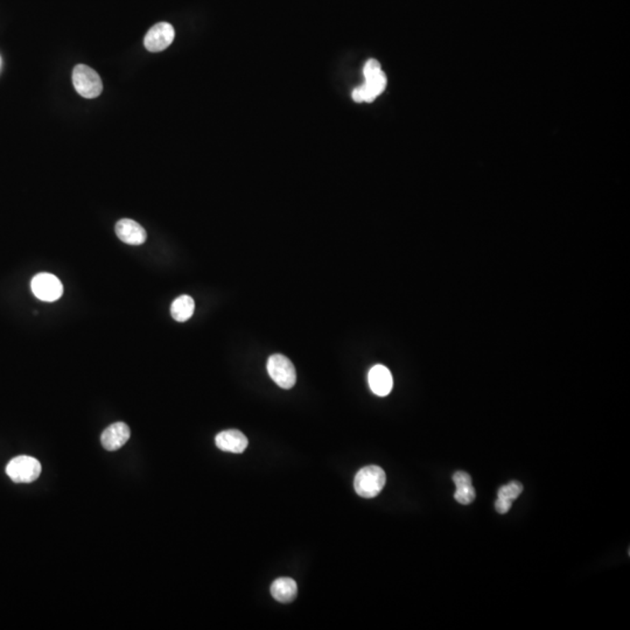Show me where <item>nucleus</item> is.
I'll return each mask as SVG.
<instances>
[{
    "instance_id": "1",
    "label": "nucleus",
    "mask_w": 630,
    "mask_h": 630,
    "mask_svg": "<svg viewBox=\"0 0 630 630\" xmlns=\"http://www.w3.org/2000/svg\"><path fill=\"white\" fill-rule=\"evenodd\" d=\"M386 482V472L382 468L379 466H366L356 474L354 487L359 496L372 499L382 491Z\"/></svg>"
},
{
    "instance_id": "2",
    "label": "nucleus",
    "mask_w": 630,
    "mask_h": 630,
    "mask_svg": "<svg viewBox=\"0 0 630 630\" xmlns=\"http://www.w3.org/2000/svg\"><path fill=\"white\" fill-rule=\"evenodd\" d=\"M72 83L82 97H98L103 92V82L97 72L88 65H77L72 72Z\"/></svg>"
},
{
    "instance_id": "3",
    "label": "nucleus",
    "mask_w": 630,
    "mask_h": 630,
    "mask_svg": "<svg viewBox=\"0 0 630 630\" xmlns=\"http://www.w3.org/2000/svg\"><path fill=\"white\" fill-rule=\"evenodd\" d=\"M6 474L16 484H31L41 474V465L36 457L20 455L9 462Z\"/></svg>"
},
{
    "instance_id": "4",
    "label": "nucleus",
    "mask_w": 630,
    "mask_h": 630,
    "mask_svg": "<svg viewBox=\"0 0 630 630\" xmlns=\"http://www.w3.org/2000/svg\"><path fill=\"white\" fill-rule=\"evenodd\" d=\"M268 371L276 384L285 390L293 388L297 382V372L293 364L286 356L281 354H275L268 359Z\"/></svg>"
},
{
    "instance_id": "5",
    "label": "nucleus",
    "mask_w": 630,
    "mask_h": 630,
    "mask_svg": "<svg viewBox=\"0 0 630 630\" xmlns=\"http://www.w3.org/2000/svg\"><path fill=\"white\" fill-rule=\"evenodd\" d=\"M32 291L38 299L43 301H55L61 298L63 293V284L50 273H39L33 278Z\"/></svg>"
},
{
    "instance_id": "6",
    "label": "nucleus",
    "mask_w": 630,
    "mask_h": 630,
    "mask_svg": "<svg viewBox=\"0 0 630 630\" xmlns=\"http://www.w3.org/2000/svg\"><path fill=\"white\" fill-rule=\"evenodd\" d=\"M175 31L168 23L154 25L144 38L145 48L151 53L163 52L173 43Z\"/></svg>"
},
{
    "instance_id": "7",
    "label": "nucleus",
    "mask_w": 630,
    "mask_h": 630,
    "mask_svg": "<svg viewBox=\"0 0 630 630\" xmlns=\"http://www.w3.org/2000/svg\"><path fill=\"white\" fill-rule=\"evenodd\" d=\"M386 87V76L383 72L376 75L366 77L362 85L354 89L353 99L357 103L361 102H372L377 96L381 95Z\"/></svg>"
},
{
    "instance_id": "8",
    "label": "nucleus",
    "mask_w": 630,
    "mask_h": 630,
    "mask_svg": "<svg viewBox=\"0 0 630 630\" xmlns=\"http://www.w3.org/2000/svg\"><path fill=\"white\" fill-rule=\"evenodd\" d=\"M130 428L125 423H114L105 428L101 435L102 445L107 451H117L130 439Z\"/></svg>"
},
{
    "instance_id": "9",
    "label": "nucleus",
    "mask_w": 630,
    "mask_h": 630,
    "mask_svg": "<svg viewBox=\"0 0 630 630\" xmlns=\"http://www.w3.org/2000/svg\"><path fill=\"white\" fill-rule=\"evenodd\" d=\"M116 234L121 242L130 245L144 244L146 241L145 229L134 219H123L116 224Z\"/></svg>"
},
{
    "instance_id": "10",
    "label": "nucleus",
    "mask_w": 630,
    "mask_h": 630,
    "mask_svg": "<svg viewBox=\"0 0 630 630\" xmlns=\"http://www.w3.org/2000/svg\"><path fill=\"white\" fill-rule=\"evenodd\" d=\"M216 446L221 451L230 453H243L248 447V438L239 430H227L216 435Z\"/></svg>"
},
{
    "instance_id": "11",
    "label": "nucleus",
    "mask_w": 630,
    "mask_h": 630,
    "mask_svg": "<svg viewBox=\"0 0 630 630\" xmlns=\"http://www.w3.org/2000/svg\"><path fill=\"white\" fill-rule=\"evenodd\" d=\"M368 379H369L370 389L375 395L384 397L391 392L393 379H392L391 372L386 366L377 364L371 368Z\"/></svg>"
},
{
    "instance_id": "12",
    "label": "nucleus",
    "mask_w": 630,
    "mask_h": 630,
    "mask_svg": "<svg viewBox=\"0 0 630 630\" xmlns=\"http://www.w3.org/2000/svg\"><path fill=\"white\" fill-rule=\"evenodd\" d=\"M271 594L281 604H290L297 598V582L291 578H279L271 585Z\"/></svg>"
},
{
    "instance_id": "13",
    "label": "nucleus",
    "mask_w": 630,
    "mask_h": 630,
    "mask_svg": "<svg viewBox=\"0 0 630 630\" xmlns=\"http://www.w3.org/2000/svg\"><path fill=\"white\" fill-rule=\"evenodd\" d=\"M195 310V303L190 295H180L170 306V314L178 322L190 320Z\"/></svg>"
},
{
    "instance_id": "14",
    "label": "nucleus",
    "mask_w": 630,
    "mask_h": 630,
    "mask_svg": "<svg viewBox=\"0 0 630 630\" xmlns=\"http://www.w3.org/2000/svg\"><path fill=\"white\" fill-rule=\"evenodd\" d=\"M522 484L517 482V481H513V482H510V484H506V486L501 487L497 495H499V497H501V499L515 501L517 497L522 494Z\"/></svg>"
},
{
    "instance_id": "15",
    "label": "nucleus",
    "mask_w": 630,
    "mask_h": 630,
    "mask_svg": "<svg viewBox=\"0 0 630 630\" xmlns=\"http://www.w3.org/2000/svg\"><path fill=\"white\" fill-rule=\"evenodd\" d=\"M477 497V491L474 489L473 484L470 486L460 487L457 488V491L454 494V499L460 503V504H470Z\"/></svg>"
},
{
    "instance_id": "16",
    "label": "nucleus",
    "mask_w": 630,
    "mask_h": 630,
    "mask_svg": "<svg viewBox=\"0 0 630 630\" xmlns=\"http://www.w3.org/2000/svg\"><path fill=\"white\" fill-rule=\"evenodd\" d=\"M379 72H382V68H381V65H379L377 60H369V61L366 63V65H364V68H363V75H364V79L370 77V76L372 75H376V74H379Z\"/></svg>"
},
{
    "instance_id": "17",
    "label": "nucleus",
    "mask_w": 630,
    "mask_h": 630,
    "mask_svg": "<svg viewBox=\"0 0 630 630\" xmlns=\"http://www.w3.org/2000/svg\"><path fill=\"white\" fill-rule=\"evenodd\" d=\"M453 482L457 488L470 486L472 484V477H470L469 474L465 473V472H457L453 475Z\"/></svg>"
},
{
    "instance_id": "18",
    "label": "nucleus",
    "mask_w": 630,
    "mask_h": 630,
    "mask_svg": "<svg viewBox=\"0 0 630 630\" xmlns=\"http://www.w3.org/2000/svg\"><path fill=\"white\" fill-rule=\"evenodd\" d=\"M511 506H513V501L501 499V497H499L496 502H495V508H496L497 511L500 514L508 513V511L511 509Z\"/></svg>"
}]
</instances>
